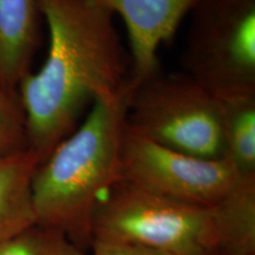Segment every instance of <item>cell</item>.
Wrapping results in <instances>:
<instances>
[{
	"mask_svg": "<svg viewBox=\"0 0 255 255\" xmlns=\"http://www.w3.org/2000/svg\"><path fill=\"white\" fill-rule=\"evenodd\" d=\"M49 30L43 65L19 82L28 149L40 163L78 126L89 104L132 88L115 15L98 0H36Z\"/></svg>",
	"mask_w": 255,
	"mask_h": 255,
	"instance_id": "6da1fadb",
	"label": "cell"
},
{
	"mask_svg": "<svg viewBox=\"0 0 255 255\" xmlns=\"http://www.w3.org/2000/svg\"><path fill=\"white\" fill-rule=\"evenodd\" d=\"M131 90L117 100L95 102L32 178L37 225L64 233L82 250L91 245V222L101 199L121 181V146Z\"/></svg>",
	"mask_w": 255,
	"mask_h": 255,
	"instance_id": "7a4b0ae2",
	"label": "cell"
},
{
	"mask_svg": "<svg viewBox=\"0 0 255 255\" xmlns=\"http://www.w3.org/2000/svg\"><path fill=\"white\" fill-rule=\"evenodd\" d=\"M91 237L92 241L135 242L175 255H215L222 248L216 207L171 200L122 181L98 203Z\"/></svg>",
	"mask_w": 255,
	"mask_h": 255,
	"instance_id": "3957f363",
	"label": "cell"
},
{
	"mask_svg": "<svg viewBox=\"0 0 255 255\" xmlns=\"http://www.w3.org/2000/svg\"><path fill=\"white\" fill-rule=\"evenodd\" d=\"M127 124L173 150L225 158L220 100L183 71H158L133 85Z\"/></svg>",
	"mask_w": 255,
	"mask_h": 255,
	"instance_id": "277c9868",
	"label": "cell"
},
{
	"mask_svg": "<svg viewBox=\"0 0 255 255\" xmlns=\"http://www.w3.org/2000/svg\"><path fill=\"white\" fill-rule=\"evenodd\" d=\"M182 71L219 100L255 94V0H201Z\"/></svg>",
	"mask_w": 255,
	"mask_h": 255,
	"instance_id": "5b68a950",
	"label": "cell"
},
{
	"mask_svg": "<svg viewBox=\"0 0 255 255\" xmlns=\"http://www.w3.org/2000/svg\"><path fill=\"white\" fill-rule=\"evenodd\" d=\"M227 158L208 159L173 150L136 132L126 122L121 181L168 199L216 207L241 182Z\"/></svg>",
	"mask_w": 255,
	"mask_h": 255,
	"instance_id": "8992f818",
	"label": "cell"
},
{
	"mask_svg": "<svg viewBox=\"0 0 255 255\" xmlns=\"http://www.w3.org/2000/svg\"><path fill=\"white\" fill-rule=\"evenodd\" d=\"M126 25L133 85L158 72V51L201 0H98Z\"/></svg>",
	"mask_w": 255,
	"mask_h": 255,
	"instance_id": "52a82bcc",
	"label": "cell"
},
{
	"mask_svg": "<svg viewBox=\"0 0 255 255\" xmlns=\"http://www.w3.org/2000/svg\"><path fill=\"white\" fill-rule=\"evenodd\" d=\"M40 17L36 0H0V81L8 87L32 70Z\"/></svg>",
	"mask_w": 255,
	"mask_h": 255,
	"instance_id": "ba28073f",
	"label": "cell"
},
{
	"mask_svg": "<svg viewBox=\"0 0 255 255\" xmlns=\"http://www.w3.org/2000/svg\"><path fill=\"white\" fill-rule=\"evenodd\" d=\"M39 164L30 149L0 161V242L36 225L31 183Z\"/></svg>",
	"mask_w": 255,
	"mask_h": 255,
	"instance_id": "9c48e42d",
	"label": "cell"
},
{
	"mask_svg": "<svg viewBox=\"0 0 255 255\" xmlns=\"http://www.w3.org/2000/svg\"><path fill=\"white\" fill-rule=\"evenodd\" d=\"M225 158L242 176H255V94L220 100Z\"/></svg>",
	"mask_w": 255,
	"mask_h": 255,
	"instance_id": "30bf717a",
	"label": "cell"
},
{
	"mask_svg": "<svg viewBox=\"0 0 255 255\" xmlns=\"http://www.w3.org/2000/svg\"><path fill=\"white\" fill-rule=\"evenodd\" d=\"M221 251L255 253V176L242 178L216 206Z\"/></svg>",
	"mask_w": 255,
	"mask_h": 255,
	"instance_id": "8fae6325",
	"label": "cell"
},
{
	"mask_svg": "<svg viewBox=\"0 0 255 255\" xmlns=\"http://www.w3.org/2000/svg\"><path fill=\"white\" fill-rule=\"evenodd\" d=\"M0 255H84L62 232L33 225L0 242Z\"/></svg>",
	"mask_w": 255,
	"mask_h": 255,
	"instance_id": "7c38bea8",
	"label": "cell"
},
{
	"mask_svg": "<svg viewBox=\"0 0 255 255\" xmlns=\"http://www.w3.org/2000/svg\"><path fill=\"white\" fill-rule=\"evenodd\" d=\"M26 149V119L18 89L0 81V161Z\"/></svg>",
	"mask_w": 255,
	"mask_h": 255,
	"instance_id": "4fadbf2b",
	"label": "cell"
},
{
	"mask_svg": "<svg viewBox=\"0 0 255 255\" xmlns=\"http://www.w3.org/2000/svg\"><path fill=\"white\" fill-rule=\"evenodd\" d=\"M90 247L92 255H175L167 251L135 242L94 240Z\"/></svg>",
	"mask_w": 255,
	"mask_h": 255,
	"instance_id": "5bb4252c",
	"label": "cell"
},
{
	"mask_svg": "<svg viewBox=\"0 0 255 255\" xmlns=\"http://www.w3.org/2000/svg\"><path fill=\"white\" fill-rule=\"evenodd\" d=\"M215 255H255V253H241V252H226L220 251Z\"/></svg>",
	"mask_w": 255,
	"mask_h": 255,
	"instance_id": "9a60e30c",
	"label": "cell"
}]
</instances>
